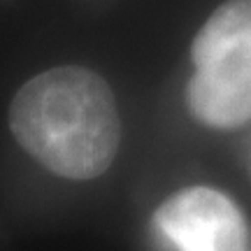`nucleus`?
<instances>
[{
  "instance_id": "1",
  "label": "nucleus",
  "mask_w": 251,
  "mask_h": 251,
  "mask_svg": "<svg viewBox=\"0 0 251 251\" xmlns=\"http://www.w3.org/2000/svg\"><path fill=\"white\" fill-rule=\"evenodd\" d=\"M9 130L37 163L72 181L100 177L121 142L109 84L79 65L51 68L28 79L12 98Z\"/></svg>"
},
{
  "instance_id": "2",
  "label": "nucleus",
  "mask_w": 251,
  "mask_h": 251,
  "mask_svg": "<svg viewBox=\"0 0 251 251\" xmlns=\"http://www.w3.org/2000/svg\"><path fill=\"white\" fill-rule=\"evenodd\" d=\"M156 230L179 251H251V228L230 198L209 186H188L153 212Z\"/></svg>"
},
{
  "instance_id": "3",
  "label": "nucleus",
  "mask_w": 251,
  "mask_h": 251,
  "mask_svg": "<svg viewBox=\"0 0 251 251\" xmlns=\"http://www.w3.org/2000/svg\"><path fill=\"white\" fill-rule=\"evenodd\" d=\"M196 70L251 75V0H226L191 45Z\"/></svg>"
},
{
  "instance_id": "4",
  "label": "nucleus",
  "mask_w": 251,
  "mask_h": 251,
  "mask_svg": "<svg viewBox=\"0 0 251 251\" xmlns=\"http://www.w3.org/2000/svg\"><path fill=\"white\" fill-rule=\"evenodd\" d=\"M186 105L209 128H240L251 121V75L196 70L186 84Z\"/></svg>"
}]
</instances>
